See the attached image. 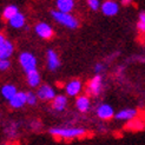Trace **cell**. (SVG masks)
Here are the masks:
<instances>
[{
	"instance_id": "9c48e42d",
	"label": "cell",
	"mask_w": 145,
	"mask_h": 145,
	"mask_svg": "<svg viewBox=\"0 0 145 145\" xmlns=\"http://www.w3.org/2000/svg\"><path fill=\"white\" fill-rule=\"evenodd\" d=\"M96 113H97V117L99 119H103V120H108L114 117V110L113 107L110 104H99L96 108Z\"/></svg>"
},
{
	"instance_id": "cb8c5ba5",
	"label": "cell",
	"mask_w": 145,
	"mask_h": 145,
	"mask_svg": "<svg viewBox=\"0 0 145 145\" xmlns=\"http://www.w3.org/2000/svg\"><path fill=\"white\" fill-rule=\"evenodd\" d=\"M11 67V61L8 59H0V71L4 72Z\"/></svg>"
},
{
	"instance_id": "484cf974",
	"label": "cell",
	"mask_w": 145,
	"mask_h": 145,
	"mask_svg": "<svg viewBox=\"0 0 145 145\" xmlns=\"http://www.w3.org/2000/svg\"><path fill=\"white\" fill-rule=\"evenodd\" d=\"M5 40H6V37H5V35H4L1 32H0V46H1V45L4 44Z\"/></svg>"
},
{
	"instance_id": "7a4b0ae2",
	"label": "cell",
	"mask_w": 145,
	"mask_h": 145,
	"mask_svg": "<svg viewBox=\"0 0 145 145\" xmlns=\"http://www.w3.org/2000/svg\"><path fill=\"white\" fill-rule=\"evenodd\" d=\"M51 17L53 18L56 23L60 24L67 28H71V30H74V28L79 26L78 19L74 16H72L71 13H61L57 10H52L51 11Z\"/></svg>"
},
{
	"instance_id": "ffe728a7",
	"label": "cell",
	"mask_w": 145,
	"mask_h": 145,
	"mask_svg": "<svg viewBox=\"0 0 145 145\" xmlns=\"http://www.w3.org/2000/svg\"><path fill=\"white\" fill-rule=\"evenodd\" d=\"M19 12H20V11H19V8H18L17 5H13V4L7 5L5 8L3 10V18L8 21L10 19H12V18L16 16V14H18Z\"/></svg>"
},
{
	"instance_id": "ba28073f",
	"label": "cell",
	"mask_w": 145,
	"mask_h": 145,
	"mask_svg": "<svg viewBox=\"0 0 145 145\" xmlns=\"http://www.w3.org/2000/svg\"><path fill=\"white\" fill-rule=\"evenodd\" d=\"M138 116V111L133 107H126L121 108L117 113H114V118L117 120H123V121H132L137 118Z\"/></svg>"
},
{
	"instance_id": "7c38bea8",
	"label": "cell",
	"mask_w": 145,
	"mask_h": 145,
	"mask_svg": "<svg viewBox=\"0 0 145 145\" xmlns=\"http://www.w3.org/2000/svg\"><path fill=\"white\" fill-rule=\"evenodd\" d=\"M8 104L12 108H21L27 104V98H26V92L24 91H18L17 95L14 96L11 100H8Z\"/></svg>"
},
{
	"instance_id": "ac0fdd59",
	"label": "cell",
	"mask_w": 145,
	"mask_h": 145,
	"mask_svg": "<svg viewBox=\"0 0 145 145\" xmlns=\"http://www.w3.org/2000/svg\"><path fill=\"white\" fill-rule=\"evenodd\" d=\"M8 24L12 28H16V30H20L26 26V18L21 12H19L18 14H16L12 19L8 20Z\"/></svg>"
},
{
	"instance_id": "8fae6325",
	"label": "cell",
	"mask_w": 145,
	"mask_h": 145,
	"mask_svg": "<svg viewBox=\"0 0 145 145\" xmlns=\"http://www.w3.org/2000/svg\"><path fill=\"white\" fill-rule=\"evenodd\" d=\"M46 65L50 71H56L60 67V59L59 56L54 50L50 48L46 52Z\"/></svg>"
},
{
	"instance_id": "e0dca14e",
	"label": "cell",
	"mask_w": 145,
	"mask_h": 145,
	"mask_svg": "<svg viewBox=\"0 0 145 145\" xmlns=\"http://www.w3.org/2000/svg\"><path fill=\"white\" fill-rule=\"evenodd\" d=\"M67 103H69V100H67L66 96L65 95H58L52 100V107H53V110H56L58 112H63L65 108H66Z\"/></svg>"
},
{
	"instance_id": "7402d4cb",
	"label": "cell",
	"mask_w": 145,
	"mask_h": 145,
	"mask_svg": "<svg viewBox=\"0 0 145 145\" xmlns=\"http://www.w3.org/2000/svg\"><path fill=\"white\" fill-rule=\"evenodd\" d=\"M26 98H27V104L30 105V106H34L35 104L38 103V97H37V95H35L34 92H32V91L26 92Z\"/></svg>"
},
{
	"instance_id": "4316f807",
	"label": "cell",
	"mask_w": 145,
	"mask_h": 145,
	"mask_svg": "<svg viewBox=\"0 0 145 145\" xmlns=\"http://www.w3.org/2000/svg\"><path fill=\"white\" fill-rule=\"evenodd\" d=\"M0 145H5V144H0Z\"/></svg>"
},
{
	"instance_id": "9a60e30c",
	"label": "cell",
	"mask_w": 145,
	"mask_h": 145,
	"mask_svg": "<svg viewBox=\"0 0 145 145\" xmlns=\"http://www.w3.org/2000/svg\"><path fill=\"white\" fill-rule=\"evenodd\" d=\"M26 80H27V85L30 88H39L40 83H41V77L38 70H34L26 73Z\"/></svg>"
},
{
	"instance_id": "30bf717a",
	"label": "cell",
	"mask_w": 145,
	"mask_h": 145,
	"mask_svg": "<svg viewBox=\"0 0 145 145\" xmlns=\"http://www.w3.org/2000/svg\"><path fill=\"white\" fill-rule=\"evenodd\" d=\"M83 90V83L79 79H72L65 85V92L69 97H78L80 96V92Z\"/></svg>"
},
{
	"instance_id": "8992f818",
	"label": "cell",
	"mask_w": 145,
	"mask_h": 145,
	"mask_svg": "<svg viewBox=\"0 0 145 145\" xmlns=\"http://www.w3.org/2000/svg\"><path fill=\"white\" fill-rule=\"evenodd\" d=\"M35 95H37V97H38L39 100H42V101L53 100L56 98V96H57L56 95V90L51 85H47V84L40 85Z\"/></svg>"
},
{
	"instance_id": "d6986e66",
	"label": "cell",
	"mask_w": 145,
	"mask_h": 145,
	"mask_svg": "<svg viewBox=\"0 0 145 145\" xmlns=\"http://www.w3.org/2000/svg\"><path fill=\"white\" fill-rule=\"evenodd\" d=\"M17 88H16V85H13V84H5L1 90H0V93H1V96L6 99V100H11L14 96L17 95Z\"/></svg>"
},
{
	"instance_id": "2e32d148",
	"label": "cell",
	"mask_w": 145,
	"mask_h": 145,
	"mask_svg": "<svg viewBox=\"0 0 145 145\" xmlns=\"http://www.w3.org/2000/svg\"><path fill=\"white\" fill-rule=\"evenodd\" d=\"M14 52V45L8 39H6L4 44L0 46V59H10Z\"/></svg>"
},
{
	"instance_id": "277c9868",
	"label": "cell",
	"mask_w": 145,
	"mask_h": 145,
	"mask_svg": "<svg viewBox=\"0 0 145 145\" xmlns=\"http://www.w3.org/2000/svg\"><path fill=\"white\" fill-rule=\"evenodd\" d=\"M34 32H35V34H37L39 38L45 39V40L52 39L53 35H54L53 27L51 26L48 23H45V21H39V23L35 24Z\"/></svg>"
},
{
	"instance_id": "4fadbf2b",
	"label": "cell",
	"mask_w": 145,
	"mask_h": 145,
	"mask_svg": "<svg viewBox=\"0 0 145 145\" xmlns=\"http://www.w3.org/2000/svg\"><path fill=\"white\" fill-rule=\"evenodd\" d=\"M76 107L79 112L86 113L91 108V100L88 96H78L76 99Z\"/></svg>"
},
{
	"instance_id": "6da1fadb",
	"label": "cell",
	"mask_w": 145,
	"mask_h": 145,
	"mask_svg": "<svg viewBox=\"0 0 145 145\" xmlns=\"http://www.w3.org/2000/svg\"><path fill=\"white\" fill-rule=\"evenodd\" d=\"M51 136L58 137V138L64 139H73L83 137L86 133V130L84 127H51L48 130Z\"/></svg>"
},
{
	"instance_id": "603a6c76",
	"label": "cell",
	"mask_w": 145,
	"mask_h": 145,
	"mask_svg": "<svg viewBox=\"0 0 145 145\" xmlns=\"http://www.w3.org/2000/svg\"><path fill=\"white\" fill-rule=\"evenodd\" d=\"M88 6H89V8L91 11H98L100 10V6H101V3L99 1V0H89L88 1Z\"/></svg>"
},
{
	"instance_id": "5b68a950",
	"label": "cell",
	"mask_w": 145,
	"mask_h": 145,
	"mask_svg": "<svg viewBox=\"0 0 145 145\" xmlns=\"http://www.w3.org/2000/svg\"><path fill=\"white\" fill-rule=\"evenodd\" d=\"M103 88H104V80H103V76L101 74H95L88 84V91L90 95L92 96H99L101 92H103Z\"/></svg>"
},
{
	"instance_id": "d4e9b609",
	"label": "cell",
	"mask_w": 145,
	"mask_h": 145,
	"mask_svg": "<svg viewBox=\"0 0 145 145\" xmlns=\"http://www.w3.org/2000/svg\"><path fill=\"white\" fill-rule=\"evenodd\" d=\"M93 69H95L96 74H101L105 71V65L103 63H96V65H95V67Z\"/></svg>"
},
{
	"instance_id": "52a82bcc",
	"label": "cell",
	"mask_w": 145,
	"mask_h": 145,
	"mask_svg": "<svg viewBox=\"0 0 145 145\" xmlns=\"http://www.w3.org/2000/svg\"><path fill=\"white\" fill-rule=\"evenodd\" d=\"M100 11L106 17H114L119 12V4L113 0H106V1L101 3Z\"/></svg>"
},
{
	"instance_id": "5bb4252c",
	"label": "cell",
	"mask_w": 145,
	"mask_h": 145,
	"mask_svg": "<svg viewBox=\"0 0 145 145\" xmlns=\"http://www.w3.org/2000/svg\"><path fill=\"white\" fill-rule=\"evenodd\" d=\"M74 4L73 0H57L56 10L61 13H71L74 10Z\"/></svg>"
},
{
	"instance_id": "44dd1931",
	"label": "cell",
	"mask_w": 145,
	"mask_h": 145,
	"mask_svg": "<svg viewBox=\"0 0 145 145\" xmlns=\"http://www.w3.org/2000/svg\"><path fill=\"white\" fill-rule=\"evenodd\" d=\"M137 31L142 34H145V11H140L137 19Z\"/></svg>"
},
{
	"instance_id": "3957f363",
	"label": "cell",
	"mask_w": 145,
	"mask_h": 145,
	"mask_svg": "<svg viewBox=\"0 0 145 145\" xmlns=\"http://www.w3.org/2000/svg\"><path fill=\"white\" fill-rule=\"evenodd\" d=\"M19 64L21 65V67L24 69V71L26 73L31 71L37 70V57H35L32 52H28V51H24L19 54Z\"/></svg>"
}]
</instances>
